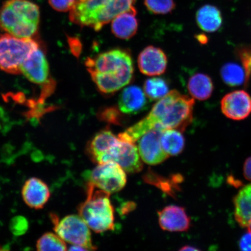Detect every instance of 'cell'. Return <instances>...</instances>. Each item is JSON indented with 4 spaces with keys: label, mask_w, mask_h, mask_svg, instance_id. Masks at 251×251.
<instances>
[{
    "label": "cell",
    "mask_w": 251,
    "mask_h": 251,
    "mask_svg": "<svg viewBox=\"0 0 251 251\" xmlns=\"http://www.w3.org/2000/svg\"><path fill=\"white\" fill-rule=\"evenodd\" d=\"M194 100L176 90L171 91L153 105L149 114L124 132L121 139L135 143L153 128L177 129L183 131L193 121Z\"/></svg>",
    "instance_id": "6da1fadb"
},
{
    "label": "cell",
    "mask_w": 251,
    "mask_h": 251,
    "mask_svg": "<svg viewBox=\"0 0 251 251\" xmlns=\"http://www.w3.org/2000/svg\"><path fill=\"white\" fill-rule=\"evenodd\" d=\"M88 71L100 92L111 94L118 92L132 80L134 66L129 51L114 49L86 61Z\"/></svg>",
    "instance_id": "7a4b0ae2"
},
{
    "label": "cell",
    "mask_w": 251,
    "mask_h": 251,
    "mask_svg": "<svg viewBox=\"0 0 251 251\" xmlns=\"http://www.w3.org/2000/svg\"><path fill=\"white\" fill-rule=\"evenodd\" d=\"M136 0H78L70 11L72 23L99 31L118 15L136 11Z\"/></svg>",
    "instance_id": "3957f363"
},
{
    "label": "cell",
    "mask_w": 251,
    "mask_h": 251,
    "mask_svg": "<svg viewBox=\"0 0 251 251\" xmlns=\"http://www.w3.org/2000/svg\"><path fill=\"white\" fill-rule=\"evenodd\" d=\"M40 20L39 6L29 0H6L0 8V29L19 38L35 35Z\"/></svg>",
    "instance_id": "277c9868"
},
{
    "label": "cell",
    "mask_w": 251,
    "mask_h": 251,
    "mask_svg": "<svg viewBox=\"0 0 251 251\" xmlns=\"http://www.w3.org/2000/svg\"><path fill=\"white\" fill-rule=\"evenodd\" d=\"M109 196V193L89 182L86 199L78 206V215L96 233L114 230V209Z\"/></svg>",
    "instance_id": "5b68a950"
},
{
    "label": "cell",
    "mask_w": 251,
    "mask_h": 251,
    "mask_svg": "<svg viewBox=\"0 0 251 251\" xmlns=\"http://www.w3.org/2000/svg\"><path fill=\"white\" fill-rule=\"evenodd\" d=\"M39 47L38 43L33 39L0 33V70L10 74H21L22 64Z\"/></svg>",
    "instance_id": "8992f818"
},
{
    "label": "cell",
    "mask_w": 251,
    "mask_h": 251,
    "mask_svg": "<svg viewBox=\"0 0 251 251\" xmlns=\"http://www.w3.org/2000/svg\"><path fill=\"white\" fill-rule=\"evenodd\" d=\"M50 215L55 233L66 243L83 247L87 251L97 249L93 244L91 229L79 215H68L62 219L54 213Z\"/></svg>",
    "instance_id": "52a82bcc"
},
{
    "label": "cell",
    "mask_w": 251,
    "mask_h": 251,
    "mask_svg": "<svg viewBox=\"0 0 251 251\" xmlns=\"http://www.w3.org/2000/svg\"><path fill=\"white\" fill-rule=\"evenodd\" d=\"M126 181L125 171L114 162L98 164L90 173L89 177L90 183L109 194L121 190Z\"/></svg>",
    "instance_id": "ba28073f"
},
{
    "label": "cell",
    "mask_w": 251,
    "mask_h": 251,
    "mask_svg": "<svg viewBox=\"0 0 251 251\" xmlns=\"http://www.w3.org/2000/svg\"><path fill=\"white\" fill-rule=\"evenodd\" d=\"M119 141V137L106 128L100 131L89 141L86 147V152L90 159L96 164L111 162Z\"/></svg>",
    "instance_id": "9c48e42d"
},
{
    "label": "cell",
    "mask_w": 251,
    "mask_h": 251,
    "mask_svg": "<svg viewBox=\"0 0 251 251\" xmlns=\"http://www.w3.org/2000/svg\"><path fill=\"white\" fill-rule=\"evenodd\" d=\"M164 130L153 128L144 134L138 140V150L141 159L151 165L161 164L169 156L162 149L161 137Z\"/></svg>",
    "instance_id": "30bf717a"
},
{
    "label": "cell",
    "mask_w": 251,
    "mask_h": 251,
    "mask_svg": "<svg viewBox=\"0 0 251 251\" xmlns=\"http://www.w3.org/2000/svg\"><path fill=\"white\" fill-rule=\"evenodd\" d=\"M221 109L223 114L232 120H243L251 113V97L244 90L234 91L222 99Z\"/></svg>",
    "instance_id": "8fae6325"
},
{
    "label": "cell",
    "mask_w": 251,
    "mask_h": 251,
    "mask_svg": "<svg viewBox=\"0 0 251 251\" xmlns=\"http://www.w3.org/2000/svg\"><path fill=\"white\" fill-rule=\"evenodd\" d=\"M49 72L48 61L40 46L31 53L21 67V74L28 80L42 85L48 83Z\"/></svg>",
    "instance_id": "7c38bea8"
},
{
    "label": "cell",
    "mask_w": 251,
    "mask_h": 251,
    "mask_svg": "<svg viewBox=\"0 0 251 251\" xmlns=\"http://www.w3.org/2000/svg\"><path fill=\"white\" fill-rule=\"evenodd\" d=\"M137 62L141 73L149 76L164 74L168 66L167 56L164 51L152 46L146 47L140 52Z\"/></svg>",
    "instance_id": "4fadbf2b"
},
{
    "label": "cell",
    "mask_w": 251,
    "mask_h": 251,
    "mask_svg": "<svg viewBox=\"0 0 251 251\" xmlns=\"http://www.w3.org/2000/svg\"><path fill=\"white\" fill-rule=\"evenodd\" d=\"M158 214L160 227L165 231L183 232L190 227V218L183 207L167 206Z\"/></svg>",
    "instance_id": "5bb4252c"
},
{
    "label": "cell",
    "mask_w": 251,
    "mask_h": 251,
    "mask_svg": "<svg viewBox=\"0 0 251 251\" xmlns=\"http://www.w3.org/2000/svg\"><path fill=\"white\" fill-rule=\"evenodd\" d=\"M22 196L25 203L34 209H42L49 201L51 193L48 186L37 177L29 178L23 186Z\"/></svg>",
    "instance_id": "9a60e30c"
},
{
    "label": "cell",
    "mask_w": 251,
    "mask_h": 251,
    "mask_svg": "<svg viewBox=\"0 0 251 251\" xmlns=\"http://www.w3.org/2000/svg\"><path fill=\"white\" fill-rule=\"evenodd\" d=\"M147 97L140 87L137 86L127 87L119 96L118 108L125 114H139L149 107Z\"/></svg>",
    "instance_id": "2e32d148"
},
{
    "label": "cell",
    "mask_w": 251,
    "mask_h": 251,
    "mask_svg": "<svg viewBox=\"0 0 251 251\" xmlns=\"http://www.w3.org/2000/svg\"><path fill=\"white\" fill-rule=\"evenodd\" d=\"M113 162L117 163L126 172L130 174L139 172L143 169L137 146L133 143L121 139Z\"/></svg>",
    "instance_id": "e0dca14e"
},
{
    "label": "cell",
    "mask_w": 251,
    "mask_h": 251,
    "mask_svg": "<svg viewBox=\"0 0 251 251\" xmlns=\"http://www.w3.org/2000/svg\"><path fill=\"white\" fill-rule=\"evenodd\" d=\"M137 11L124 12L112 21V32L118 38L128 40L136 34L139 23L136 18Z\"/></svg>",
    "instance_id": "ac0fdd59"
},
{
    "label": "cell",
    "mask_w": 251,
    "mask_h": 251,
    "mask_svg": "<svg viewBox=\"0 0 251 251\" xmlns=\"http://www.w3.org/2000/svg\"><path fill=\"white\" fill-rule=\"evenodd\" d=\"M234 203L235 220L240 226L248 227L251 222V183L238 192Z\"/></svg>",
    "instance_id": "d6986e66"
},
{
    "label": "cell",
    "mask_w": 251,
    "mask_h": 251,
    "mask_svg": "<svg viewBox=\"0 0 251 251\" xmlns=\"http://www.w3.org/2000/svg\"><path fill=\"white\" fill-rule=\"evenodd\" d=\"M198 26L205 32L213 33L221 28L223 18L221 11L212 5H205L197 12Z\"/></svg>",
    "instance_id": "ffe728a7"
},
{
    "label": "cell",
    "mask_w": 251,
    "mask_h": 251,
    "mask_svg": "<svg viewBox=\"0 0 251 251\" xmlns=\"http://www.w3.org/2000/svg\"><path fill=\"white\" fill-rule=\"evenodd\" d=\"M187 88L193 98L201 101L209 99L214 89L211 78L201 73L191 76L188 81Z\"/></svg>",
    "instance_id": "44dd1931"
},
{
    "label": "cell",
    "mask_w": 251,
    "mask_h": 251,
    "mask_svg": "<svg viewBox=\"0 0 251 251\" xmlns=\"http://www.w3.org/2000/svg\"><path fill=\"white\" fill-rule=\"evenodd\" d=\"M162 148L167 154L176 156L183 151L185 139L181 131L177 129H166L163 131L161 137Z\"/></svg>",
    "instance_id": "7402d4cb"
},
{
    "label": "cell",
    "mask_w": 251,
    "mask_h": 251,
    "mask_svg": "<svg viewBox=\"0 0 251 251\" xmlns=\"http://www.w3.org/2000/svg\"><path fill=\"white\" fill-rule=\"evenodd\" d=\"M182 176L180 175H173L171 178H166L149 171L147 173L144 180L149 183L153 185L169 194V196H175L176 191L179 190L178 184L181 183Z\"/></svg>",
    "instance_id": "603a6c76"
},
{
    "label": "cell",
    "mask_w": 251,
    "mask_h": 251,
    "mask_svg": "<svg viewBox=\"0 0 251 251\" xmlns=\"http://www.w3.org/2000/svg\"><path fill=\"white\" fill-rule=\"evenodd\" d=\"M221 75L223 81L227 85L235 87L246 83V72L243 67L235 63H227L221 68Z\"/></svg>",
    "instance_id": "cb8c5ba5"
},
{
    "label": "cell",
    "mask_w": 251,
    "mask_h": 251,
    "mask_svg": "<svg viewBox=\"0 0 251 251\" xmlns=\"http://www.w3.org/2000/svg\"><path fill=\"white\" fill-rule=\"evenodd\" d=\"M144 91L148 99L155 101L164 98L169 92L167 81L161 77H153L146 80Z\"/></svg>",
    "instance_id": "d4e9b609"
},
{
    "label": "cell",
    "mask_w": 251,
    "mask_h": 251,
    "mask_svg": "<svg viewBox=\"0 0 251 251\" xmlns=\"http://www.w3.org/2000/svg\"><path fill=\"white\" fill-rule=\"evenodd\" d=\"M37 251H67V244L56 233H47L41 237L36 243Z\"/></svg>",
    "instance_id": "484cf974"
},
{
    "label": "cell",
    "mask_w": 251,
    "mask_h": 251,
    "mask_svg": "<svg viewBox=\"0 0 251 251\" xmlns=\"http://www.w3.org/2000/svg\"><path fill=\"white\" fill-rule=\"evenodd\" d=\"M144 4L150 12L156 15L170 13L176 6L174 0H144Z\"/></svg>",
    "instance_id": "4316f807"
},
{
    "label": "cell",
    "mask_w": 251,
    "mask_h": 251,
    "mask_svg": "<svg viewBox=\"0 0 251 251\" xmlns=\"http://www.w3.org/2000/svg\"><path fill=\"white\" fill-rule=\"evenodd\" d=\"M123 114L117 106H107L100 110L98 118L106 123L121 126L124 122Z\"/></svg>",
    "instance_id": "83f0119b"
},
{
    "label": "cell",
    "mask_w": 251,
    "mask_h": 251,
    "mask_svg": "<svg viewBox=\"0 0 251 251\" xmlns=\"http://www.w3.org/2000/svg\"><path fill=\"white\" fill-rule=\"evenodd\" d=\"M238 56L242 62L243 67L246 72L247 84L251 76V48L250 47H242L237 52Z\"/></svg>",
    "instance_id": "f1b7e54d"
},
{
    "label": "cell",
    "mask_w": 251,
    "mask_h": 251,
    "mask_svg": "<svg viewBox=\"0 0 251 251\" xmlns=\"http://www.w3.org/2000/svg\"><path fill=\"white\" fill-rule=\"evenodd\" d=\"M29 224L27 220L23 216H18L12 219L9 224V228L15 235H23L28 230Z\"/></svg>",
    "instance_id": "f546056e"
},
{
    "label": "cell",
    "mask_w": 251,
    "mask_h": 251,
    "mask_svg": "<svg viewBox=\"0 0 251 251\" xmlns=\"http://www.w3.org/2000/svg\"><path fill=\"white\" fill-rule=\"evenodd\" d=\"M78 0H49L50 5L59 12L70 11Z\"/></svg>",
    "instance_id": "4dcf8cb0"
},
{
    "label": "cell",
    "mask_w": 251,
    "mask_h": 251,
    "mask_svg": "<svg viewBox=\"0 0 251 251\" xmlns=\"http://www.w3.org/2000/svg\"><path fill=\"white\" fill-rule=\"evenodd\" d=\"M239 247L241 250L251 251V231H249L241 238Z\"/></svg>",
    "instance_id": "1f68e13d"
},
{
    "label": "cell",
    "mask_w": 251,
    "mask_h": 251,
    "mask_svg": "<svg viewBox=\"0 0 251 251\" xmlns=\"http://www.w3.org/2000/svg\"><path fill=\"white\" fill-rule=\"evenodd\" d=\"M244 177L247 180L251 181V156L246 159L243 168Z\"/></svg>",
    "instance_id": "d6a6232c"
},
{
    "label": "cell",
    "mask_w": 251,
    "mask_h": 251,
    "mask_svg": "<svg viewBox=\"0 0 251 251\" xmlns=\"http://www.w3.org/2000/svg\"><path fill=\"white\" fill-rule=\"evenodd\" d=\"M197 39L202 44H205L208 42V38L205 34H199V36H197Z\"/></svg>",
    "instance_id": "836d02e7"
},
{
    "label": "cell",
    "mask_w": 251,
    "mask_h": 251,
    "mask_svg": "<svg viewBox=\"0 0 251 251\" xmlns=\"http://www.w3.org/2000/svg\"><path fill=\"white\" fill-rule=\"evenodd\" d=\"M68 250L70 251H87L85 248L80 246H75V245H71V247Z\"/></svg>",
    "instance_id": "e575fe53"
},
{
    "label": "cell",
    "mask_w": 251,
    "mask_h": 251,
    "mask_svg": "<svg viewBox=\"0 0 251 251\" xmlns=\"http://www.w3.org/2000/svg\"><path fill=\"white\" fill-rule=\"evenodd\" d=\"M181 251H197L199 250L191 246H185L180 249Z\"/></svg>",
    "instance_id": "d590c367"
},
{
    "label": "cell",
    "mask_w": 251,
    "mask_h": 251,
    "mask_svg": "<svg viewBox=\"0 0 251 251\" xmlns=\"http://www.w3.org/2000/svg\"><path fill=\"white\" fill-rule=\"evenodd\" d=\"M248 229H249V231H251V222L250 223L249 226H248Z\"/></svg>",
    "instance_id": "8d00e7d4"
}]
</instances>
